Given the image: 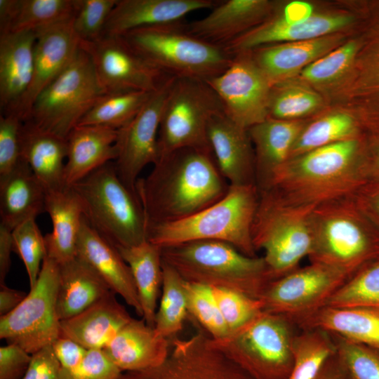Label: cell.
Returning <instances> with one entry per match:
<instances>
[{"label":"cell","mask_w":379,"mask_h":379,"mask_svg":"<svg viewBox=\"0 0 379 379\" xmlns=\"http://www.w3.org/2000/svg\"><path fill=\"white\" fill-rule=\"evenodd\" d=\"M119 36L149 63L175 78L207 81L222 73L234 55L191 34L185 22L138 28Z\"/></svg>","instance_id":"cell-6"},{"label":"cell","mask_w":379,"mask_h":379,"mask_svg":"<svg viewBox=\"0 0 379 379\" xmlns=\"http://www.w3.org/2000/svg\"><path fill=\"white\" fill-rule=\"evenodd\" d=\"M338 41L336 37L324 36L261 47L255 51L253 58L272 83L321 58Z\"/></svg>","instance_id":"cell-35"},{"label":"cell","mask_w":379,"mask_h":379,"mask_svg":"<svg viewBox=\"0 0 379 379\" xmlns=\"http://www.w3.org/2000/svg\"><path fill=\"white\" fill-rule=\"evenodd\" d=\"M222 112L220 98L206 81L175 78L159 126V158L182 148L211 149L208 126Z\"/></svg>","instance_id":"cell-11"},{"label":"cell","mask_w":379,"mask_h":379,"mask_svg":"<svg viewBox=\"0 0 379 379\" xmlns=\"http://www.w3.org/2000/svg\"><path fill=\"white\" fill-rule=\"evenodd\" d=\"M117 0H77L72 29L80 41L100 39Z\"/></svg>","instance_id":"cell-46"},{"label":"cell","mask_w":379,"mask_h":379,"mask_svg":"<svg viewBox=\"0 0 379 379\" xmlns=\"http://www.w3.org/2000/svg\"><path fill=\"white\" fill-rule=\"evenodd\" d=\"M357 51V44L351 41L313 61L302 69V77L322 84L335 79L351 65Z\"/></svg>","instance_id":"cell-47"},{"label":"cell","mask_w":379,"mask_h":379,"mask_svg":"<svg viewBox=\"0 0 379 379\" xmlns=\"http://www.w3.org/2000/svg\"><path fill=\"white\" fill-rule=\"evenodd\" d=\"M315 206L288 204L268 191L259 192L252 239L255 251L264 252L272 281L299 267L300 261L311 254Z\"/></svg>","instance_id":"cell-8"},{"label":"cell","mask_w":379,"mask_h":379,"mask_svg":"<svg viewBox=\"0 0 379 379\" xmlns=\"http://www.w3.org/2000/svg\"><path fill=\"white\" fill-rule=\"evenodd\" d=\"M310 262L326 265L351 275L379 259V231L352 195L316 206L312 213Z\"/></svg>","instance_id":"cell-5"},{"label":"cell","mask_w":379,"mask_h":379,"mask_svg":"<svg viewBox=\"0 0 379 379\" xmlns=\"http://www.w3.org/2000/svg\"><path fill=\"white\" fill-rule=\"evenodd\" d=\"M304 126L298 121L268 117L248 129L255 145V184L259 191L267 187L275 172L289 159Z\"/></svg>","instance_id":"cell-28"},{"label":"cell","mask_w":379,"mask_h":379,"mask_svg":"<svg viewBox=\"0 0 379 379\" xmlns=\"http://www.w3.org/2000/svg\"><path fill=\"white\" fill-rule=\"evenodd\" d=\"M77 256L84 260L111 291L142 317L135 284L129 266L117 248L88 224L84 217L77 241Z\"/></svg>","instance_id":"cell-20"},{"label":"cell","mask_w":379,"mask_h":379,"mask_svg":"<svg viewBox=\"0 0 379 379\" xmlns=\"http://www.w3.org/2000/svg\"><path fill=\"white\" fill-rule=\"evenodd\" d=\"M270 7V3L264 0L219 1L206 17L185 25L193 35L225 48L248 32Z\"/></svg>","instance_id":"cell-23"},{"label":"cell","mask_w":379,"mask_h":379,"mask_svg":"<svg viewBox=\"0 0 379 379\" xmlns=\"http://www.w3.org/2000/svg\"><path fill=\"white\" fill-rule=\"evenodd\" d=\"M188 314L213 340L225 338L228 328L210 286L185 281Z\"/></svg>","instance_id":"cell-42"},{"label":"cell","mask_w":379,"mask_h":379,"mask_svg":"<svg viewBox=\"0 0 379 379\" xmlns=\"http://www.w3.org/2000/svg\"><path fill=\"white\" fill-rule=\"evenodd\" d=\"M20 139L22 159L46 192L67 187L64 180L67 138L22 121Z\"/></svg>","instance_id":"cell-29"},{"label":"cell","mask_w":379,"mask_h":379,"mask_svg":"<svg viewBox=\"0 0 379 379\" xmlns=\"http://www.w3.org/2000/svg\"><path fill=\"white\" fill-rule=\"evenodd\" d=\"M335 352V343L329 333L321 329L302 330L295 338L294 366L286 379H312Z\"/></svg>","instance_id":"cell-40"},{"label":"cell","mask_w":379,"mask_h":379,"mask_svg":"<svg viewBox=\"0 0 379 379\" xmlns=\"http://www.w3.org/2000/svg\"><path fill=\"white\" fill-rule=\"evenodd\" d=\"M76 3L77 0H19L8 32H38L69 21L74 17Z\"/></svg>","instance_id":"cell-39"},{"label":"cell","mask_w":379,"mask_h":379,"mask_svg":"<svg viewBox=\"0 0 379 379\" xmlns=\"http://www.w3.org/2000/svg\"><path fill=\"white\" fill-rule=\"evenodd\" d=\"M301 330L321 329L350 342L379 349V311L324 306L293 321Z\"/></svg>","instance_id":"cell-30"},{"label":"cell","mask_w":379,"mask_h":379,"mask_svg":"<svg viewBox=\"0 0 379 379\" xmlns=\"http://www.w3.org/2000/svg\"><path fill=\"white\" fill-rule=\"evenodd\" d=\"M170 340V352L162 364L123 372L119 379H254L218 349L201 327L189 338Z\"/></svg>","instance_id":"cell-13"},{"label":"cell","mask_w":379,"mask_h":379,"mask_svg":"<svg viewBox=\"0 0 379 379\" xmlns=\"http://www.w3.org/2000/svg\"><path fill=\"white\" fill-rule=\"evenodd\" d=\"M152 93L127 91L106 93L89 109L77 126H101L119 130L138 113Z\"/></svg>","instance_id":"cell-37"},{"label":"cell","mask_w":379,"mask_h":379,"mask_svg":"<svg viewBox=\"0 0 379 379\" xmlns=\"http://www.w3.org/2000/svg\"><path fill=\"white\" fill-rule=\"evenodd\" d=\"M90 55L99 83L106 93L154 92L168 77L154 67L119 35L104 34L80 41Z\"/></svg>","instance_id":"cell-17"},{"label":"cell","mask_w":379,"mask_h":379,"mask_svg":"<svg viewBox=\"0 0 379 379\" xmlns=\"http://www.w3.org/2000/svg\"><path fill=\"white\" fill-rule=\"evenodd\" d=\"M114 294L111 292L81 313L60 321L59 337L86 350L103 349L132 319Z\"/></svg>","instance_id":"cell-25"},{"label":"cell","mask_w":379,"mask_h":379,"mask_svg":"<svg viewBox=\"0 0 379 379\" xmlns=\"http://www.w3.org/2000/svg\"><path fill=\"white\" fill-rule=\"evenodd\" d=\"M352 197L362 213L379 231V180L366 182Z\"/></svg>","instance_id":"cell-53"},{"label":"cell","mask_w":379,"mask_h":379,"mask_svg":"<svg viewBox=\"0 0 379 379\" xmlns=\"http://www.w3.org/2000/svg\"><path fill=\"white\" fill-rule=\"evenodd\" d=\"M211 288L229 333L248 324L263 312L260 299L228 289Z\"/></svg>","instance_id":"cell-45"},{"label":"cell","mask_w":379,"mask_h":379,"mask_svg":"<svg viewBox=\"0 0 379 379\" xmlns=\"http://www.w3.org/2000/svg\"><path fill=\"white\" fill-rule=\"evenodd\" d=\"M71 187L79 197L84 217L98 234L115 247H129L147 240V222L135 192L109 162Z\"/></svg>","instance_id":"cell-7"},{"label":"cell","mask_w":379,"mask_h":379,"mask_svg":"<svg viewBox=\"0 0 379 379\" xmlns=\"http://www.w3.org/2000/svg\"><path fill=\"white\" fill-rule=\"evenodd\" d=\"M365 88L375 93H379V41L371 50L368 57Z\"/></svg>","instance_id":"cell-58"},{"label":"cell","mask_w":379,"mask_h":379,"mask_svg":"<svg viewBox=\"0 0 379 379\" xmlns=\"http://www.w3.org/2000/svg\"><path fill=\"white\" fill-rule=\"evenodd\" d=\"M248 53H234L222 73L206 81L220 98L225 114L246 129L268 118L271 93V81Z\"/></svg>","instance_id":"cell-15"},{"label":"cell","mask_w":379,"mask_h":379,"mask_svg":"<svg viewBox=\"0 0 379 379\" xmlns=\"http://www.w3.org/2000/svg\"><path fill=\"white\" fill-rule=\"evenodd\" d=\"M58 264L46 256L35 285L20 304L0 317V338L30 354L52 345L59 338L57 295Z\"/></svg>","instance_id":"cell-12"},{"label":"cell","mask_w":379,"mask_h":379,"mask_svg":"<svg viewBox=\"0 0 379 379\" xmlns=\"http://www.w3.org/2000/svg\"><path fill=\"white\" fill-rule=\"evenodd\" d=\"M32 354L15 344L0 348V379H22L27 372Z\"/></svg>","instance_id":"cell-51"},{"label":"cell","mask_w":379,"mask_h":379,"mask_svg":"<svg viewBox=\"0 0 379 379\" xmlns=\"http://www.w3.org/2000/svg\"><path fill=\"white\" fill-rule=\"evenodd\" d=\"M129 266L142 310V319L154 327L162 285L161 248L148 240L129 247H116Z\"/></svg>","instance_id":"cell-34"},{"label":"cell","mask_w":379,"mask_h":379,"mask_svg":"<svg viewBox=\"0 0 379 379\" xmlns=\"http://www.w3.org/2000/svg\"><path fill=\"white\" fill-rule=\"evenodd\" d=\"M319 105V97L307 90L288 88L275 94L271 92L268 117L291 120L311 113Z\"/></svg>","instance_id":"cell-48"},{"label":"cell","mask_w":379,"mask_h":379,"mask_svg":"<svg viewBox=\"0 0 379 379\" xmlns=\"http://www.w3.org/2000/svg\"><path fill=\"white\" fill-rule=\"evenodd\" d=\"M352 276L317 262L299 267L268 284L260 298L263 311L285 315L293 321L325 306Z\"/></svg>","instance_id":"cell-14"},{"label":"cell","mask_w":379,"mask_h":379,"mask_svg":"<svg viewBox=\"0 0 379 379\" xmlns=\"http://www.w3.org/2000/svg\"><path fill=\"white\" fill-rule=\"evenodd\" d=\"M358 126L350 114L337 112L305 126L291 151L293 158L336 142L357 138Z\"/></svg>","instance_id":"cell-38"},{"label":"cell","mask_w":379,"mask_h":379,"mask_svg":"<svg viewBox=\"0 0 379 379\" xmlns=\"http://www.w3.org/2000/svg\"><path fill=\"white\" fill-rule=\"evenodd\" d=\"M13 251L12 230L0 224V285L5 284L11 264Z\"/></svg>","instance_id":"cell-55"},{"label":"cell","mask_w":379,"mask_h":379,"mask_svg":"<svg viewBox=\"0 0 379 379\" xmlns=\"http://www.w3.org/2000/svg\"><path fill=\"white\" fill-rule=\"evenodd\" d=\"M37 34L32 30L0 33V107L16 113L30 86Z\"/></svg>","instance_id":"cell-19"},{"label":"cell","mask_w":379,"mask_h":379,"mask_svg":"<svg viewBox=\"0 0 379 379\" xmlns=\"http://www.w3.org/2000/svg\"><path fill=\"white\" fill-rule=\"evenodd\" d=\"M259 201L255 184L230 186L213 204L184 218L147 226V240L164 248L197 241L226 242L255 257L252 227Z\"/></svg>","instance_id":"cell-3"},{"label":"cell","mask_w":379,"mask_h":379,"mask_svg":"<svg viewBox=\"0 0 379 379\" xmlns=\"http://www.w3.org/2000/svg\"><path fill=\"white\" fill-rule=\"evenodd\" d=\"M153 166L135 184L147 226L197 213L221 199L230 189L211 149H177Z\"/></svg>","instance_id":"cell-1"},{"label":"cell","mask_w":379,"mask_h":379,"mask_svg":"<svg viewBox=\"0 0 379 379\" xmlns=\"http://www.w3.org/2000/svg\"><path fill=\"white\" fill-rule=\"evenodd\" d=\"M19 0H0V33L8 32L16 14Z\"/></svg>","instance_id":"cell-60"},{"label":"cell","mask_w":379,"mask_h":379,"mask_svg":"<svg viewBox=\"0 0 379 379\" xmlns=\"http://www.w3.org/2000/svg\"><path fill=\"white\" fill-rule=\"evenodd\" d=\"M162 260L186 281L260 299L272 281L263 257H251L220 241H197L161 248Z\"/></svg>","instance_id":"cell-4"},{"label":"cell","mask_w":379,"mask_h":379,"mask_svg":"<svg viewBox=\"0 0 379 379\" xmlns=\"http://www.w3.org/2000/svg\"><path fill=\"white\" fill-rule=\"evenodd\" d=\"M105 94L90 55L79 45L67 67L36 97L23 121L67 138Z\"/></svg>","instance_id":"cell-10"},{"label":"cell","mask_w":379,"mask_h":379,"mask_svg":"<svg viewBox=\"0 0 379 379\" xmlns=\"http://www.w3.org/2000/svg\"><path fill=\"white\" fill-rule=\"evenodd\" d=\"M22 379H62V367L52 345L32 354L29 366Z\"/></svg>","instance_id":"cell-52"},{"label":"cell","mask_w":379,"mask_h":379,"mask_svg":"<svg viewBox=\"0 0 379 379\" xmlns=\"http://www.w3.org/2000/svg\"><path fill=\"white\" fill-rule=\"evenodd\" d=\"M208 140L217 166L230 186L256 185L255 157L248 129L222 112L210 121Z\"/></svg>","instance_id":"cell-21"},{"label":"cell","mask_w":379,"mask_h":379,"mask_svg":"<svg viewBox=\"0 0 379 379\" xmlns=\"http://www.w3.org/2000/svg\"><path fill=\"white\" fill-rule=\"evenodd\" d=\"M215 0H117L104 34L122 35L138 28L184 22L198 10L212 9Z\"/></svg>","instance_id":"cell-22"},{"label":"cell","mask_w":379,"mask_h":379,"mask_svg":"<svg viewBox=\"0 0 379 379\" xmlns=\"http://www.w3.org/2000/svg\"><path fill=\"white\" fill-rule=\"evenodd\" d=\"M331 335L335 354L350 379H379V349Z\"/></svg>","instance_id":"cell-44"},{"label":"cell","mask_w":379,"mask_h":379,"mask_svg":"<svg viewBox=\"0 0 379 379\" xmlns=\"http://www.w3.org/2000/svg\"><path fill=\"white\" fill-rule=\"evenodd\" d=\"M312 379H350L335 352L330 356Z\"/></svg>","instance_id":"cell-56"},{"label":"cell","mask_w":379,"mask_h":379,"mask_svg":"<svg viewBox=\"0 0 379 379\" xmlns=\"http://www.w3.org/2000/svg\"><path fill=\"white\" fill-rule=\"evenodd\" d=\"M22 120L15 113L0 116V177L8 174L22 161Z\"/></svg>","instance_id":"cell-49"},{"label":"cell","mask_w":379,"mask_h":379,"mask_svg":"<svg viewBox=\"0 0 379 379\" xmlns=\"http://www.w3.org/2000/svg\"><path fill=\"white\" fill-rule=\"evenodd\" d=\"M364 149L361 140L355 138L291 158L262 191L286 204L302 206L352 195L368 182Z\"/></svg>","instance_id":"cell-2"},{"label":"cell","mask_w":379,"mask_h":379,"mask_svg":"<svg viewBox=\"0 0 379 379\" xmlns=\"http://www.w3.org/2000/svg\"><path fill=\"white\" fill-rule=\"evenodd\" d=\"M119 130L101 126H77L67 137L64 180L71 187L117 157Z\"/></svg>","instance_id":"cell-27"},{"label":"cell","mask_w":379,"mask_h":379,"mask_svg":"<svg viewBox=\"0 0 379 379\" xmlns=\"http://www.w3.org/2000/svg\"><path fill=\"white\" fill-rule=\"evenodd\" d=\"M162 270L161 298L154 328L159 335L171 340L178 336L189 315L185 280L163 260Z\"/></svg>","instance_id":"cell-36"},{"label":"cell","mask_w":379,"mask_h":379,"mask_svg":"<svg viewBox=\"0 0 379 379\" xmlns=\"http://www.w3.org/2000/svg\"><path fill=\"white\" fill-rule=\"evenodd\" d=\"M325 306L379 311V259L353 274L331 295Z\"/></svg>","instance_id":"cell-41"},{"label":"cell","mask_w":379,"mask_h":379,"mask_svg":"<svg viewBox=\"0 0 379 379\" xmlns=\"http://www.w3.org/2000/svg\"><path fill=\"white\" fill-rule=\"evenodd\" d=\"M58 265L57 312L60 321L81 313L112 292L100 277L78 256Z\"/></svg>","instance_id":"cell-33"},{"label":"cell","mask_w":379,"mask_h":379,"mask_svg":"<svg viewBox=\"0 0 379 379\" xmlns=\"http://www.w3.org/2000/svg\"><path fill=\"white\" fill-rule=\"evenodd\" d=\"M171 340L159 335L143 319L132 318L103 348L123 371L157 366L167 358Z\"/></svg>","instance_id":"cell-24"},{"label":"cell","mask_w":379,"mask_h":379,"mask_svg":"<svg viewBox=\"0 0 379 379\" xmlns=\"http://www.w3.org/2000/svg\"><path fill=\"white\" fill-rule=\"evenodd\" d=\"M46 192L22 160L0 177V224L13 230L45 211Z\"/></svg>","instance_id":"cell-32"},{"label":"cell","mask_w":379,"mask_h":379,"mask_svg":"<svg viewBox=\"0 0 379 379\" xmlns=\"http://www.w3.org/2000/svg\"><path fill=\"white\" fill-rule=\"evenodd\" d=\"M52 347L62 367L70 372L79 368L87 351L77 343L62 337H59Z\"/></svg>","instance_id":"cell-54"},{"label":"cell","mask_w":379,"mask_h":379,"mask_svg":"<svg viewBox=\"0 0 379 379\" xmlns=\"http://www.w3.org/2000/svg\"><path fill=\"white\" fill-rule=\"evenodd\" d=\"M13 251L22 260L30 288L39 277L41 265L46 256L44 236L36 222V218H29L12 230Z\"/></svg>","instance_id":"cell-43"},{"label":"cell","mask_w":379,"mask_h":379,"mask_svg":"<svg viewBox=\"0 0 379 379\" xmlns=\"http://www.w3.org/2000/svg\"><path fill=\"white\" fill-rule=\"evenodd\" d=\"M72 19L36 32L32 80L15 113L22 121L36 97L67 67L79 48Z\"/></svg>","instance_id":"cell-18"},{"label":"cell","mask_w":379,"mask_h":379,"mask_svg":"<svg viewBox=\"0 0 379 379\" xmlns=\"http://www.w3.org/2000/svg\"><path fill=\"white\" fill-rule=\"evenodd\" d=\"M27 293L1 285L0 289V316H4L15 308L25 299Z\"/></svg>","instance_id":"cell-57"},{"label":"cell","mask_w":379,"mask_h":379,"mask_svg":"<svg viewBox=\"0 0 379 379\" xmlns=\"http://www.w3.org/2000/svg\"><path fill=\"white\" fill-rule=\"evenodd\" d=\"M352 20L351 17L343 15H312L295 23H287L281 17L276 18L257 25L225 48L234 54L271 43L315 39L346 27Z\"/></svg>","instance_id":"cell-26"},{"label":"cell","mask_w":379,"mask_h":379,"mask_svg":"<svg viewBox=\"0 0 379 379\" xmlns=\"http://www.w3.org/2000/svg\"><path fill=\"white\" fill-rule=\"evenodd\" d=\"M45 211L52 222V231L44 236L46 256L60 265L77 256L82 205L75 192L67 187L46 192Z\"/></svg>","instance_id":"cell-31"},{"label":"cell","mask_w":379,"mask_h":379,"mask_svg":"<svg viewBox=\"0 0 379 379\" xmlns=\"http://www.w3.org/2000/svg\"><path fill=\"white\" fill-rule=\"evenodd\" d=\"M72 373L81 379H119L123 371L103 349H90L79 368Z\"/></svg>","instance_id":"cell-50"},{"label":"cell","mask_w":379,"mask_h":379,"mask_svg":"<svg viewBox=\"0 0 379 379\" xmlns=\"http://www.w3.org/2000/svg\"><path fill=\"white\" fill-rule=\"evenodd\" d=\"M365 170L368 181L379 180V142L371 153H366Z\"/></svg>","instance_id":"cell-61"},{"label":"cell","mask_w":379,"mask_h":379,"mask_svg":"<svg viewBox=\"0 0 379 379\" xmlns=\"http://www.w3.org/2000/svg\"><path fill=\"white\" fill-rule=\"evenodd\" d=\"M295 323L288 317L263 311L215 346L254 379H286L293 370Z\"/></svg>","instance_id":"cell-9"},{"label":"cell","mask_w":379,"mask_h":379,"mask_svg":"<svg viewBox=\"0 0 379 379\" xmlns=\"http://www.w3.org/2000/svg\"><path fill=\"white\" fill-rule=\"evenodd\" d=\"M175 77L168 76L152 93L138 113L118 131L114 161L122 182L135 192L141 171L159 160L158 135L164 107Z\"/></svg>","instance_id":"cell-16"},{"label":"cell","mask_w":379,"mask_h":379,"mask_svg":"<svg viewBox=\"0 0 379 379\" xmlns=\"http://www.w3.org/2000/svg\"><path fill=\"white\" fill-rule=\"evenodd\" d=\"M312 7L307 3L294 1L288 4L281 17L287 23L302 21L312 16Z\"/></svg>","instance_id":"cell-59"}]
</instances>
